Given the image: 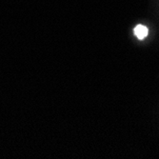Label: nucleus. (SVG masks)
Returning <instances> with one entry per match:
<instances>
[{"mask_svg":"<svg viewBox=\"0 0 159 159\" xmlns=\"http://www.w3.org/2000/svg\"><path fill=\"white\" fill-rule=\"evenodd\" d=\"M134 34L136 35V37L140 40H143L147 35H148V28L143 26V25H137L134 28Z\"/></svg>","mask_w":159,"mask_h":159,"instance_id":"obj_1","label":"nucleus"}]
</instances>
